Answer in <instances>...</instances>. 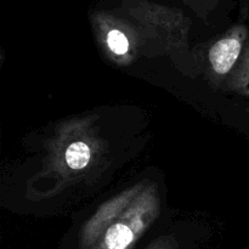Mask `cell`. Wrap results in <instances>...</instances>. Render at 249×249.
<instances>
[{
	"label": "cell",
	"mask_w": 249,
	"mask_h": 249,
	"mask_svg": "<svg viewBox=\"0 0 249 249\" xmlns=\"http://www.w3.org/2000/svg\"><path fill=\"white\" fill-rule=\"evenodd\" d=\"M158 185L143 180L99 207L80 232V249H131L158 219Z\"/></svg>",
	"instance_id": "1"
},
{
	"label": "cell",
	"mask_w": 249,
	"mask_h": 249,
	"mask_svg": "<svg viewBox=\"0 0 249 249\" xmlns=\"http://www.w3.org/2000/svg\"><path fill=\"white\" fill-rule=\"evenodd\" d=\"M45 147L43 174L55 178L60 187L88 180L106 164L107 143L92 116L61 122Z\"/></svg>",
	"instance_id": "2"
},
{
	"label": "cell",
	"mask_w": 249,
	"mask_h": 249,
	"mask_svg": "<svg viewBox=\"0 0 249 249\" xmlns=\"http://www.w3.org/2000/svg\"><path fill=\"white\" fill-rule=\"evenodd\" d=\"M247 36V29L237 27L211 46L207 62L209 79L214 87H219L223 80L226 82L236 68L245 50Z\"/></svg>",
	"instance_id": "3"
},
{
	"label": "cell",
	"mask_w": 249,
	"mask_h": 249,
	"mask_svg": "<svg viewBox=\"0 0 249 249\" xmlns=\"http://www.w3.org/2000/svg\"><path fill=\"white\" fill-rule=\"evenodd\" d=\"M100 45L104 55L117 66L131 65L139 57V44L125 31L117 27H108L102 33Z\"/></svg>",
	"instance_id": "4"
},
{
	"label": "cell",
	"mask_w": 249,
	"mask_h": 249,
	"mask_svg": "<svg viewBox=\"0 0 249 249\" xmlns=\"http://www.w3.org/2000/svg\"><path fill=\"white\" fill-rule=\"evenodd\" d=\"M225 85L231 91L249 97V39L237 66L228 78Z\"/></svg>",
	"instance_id": "5"
},
{
	"label": "cell",
	"mask_w": 249,
	"mask_h": 249,
	"mask_svg": "<svg viewBox=\"0 0 249 249\" xmlns=\"http://www.w3.org/2000/svg\"><path fill=\"white\" fill-rule=\"evenodd\" d=\"M145 249H180L177 241L170 236H162L153 241Z\"/></svg>",
	"instance_id": "6"
},
{
	"label": "cell",
	"mask_w": 249,
	"mask_h": 249,
	"mask_svg": "<svg viewBox=\"0 0 249 249\" xmlns=\"http://www.w3.org/2000/svg\"><path fill=\"white\" fill-rule=\"evenodd\" d=\"M247 112H248V114H249V108H248V109H247Z\"/></svg>",
	"instance_id": "7"
}]
</instances>
